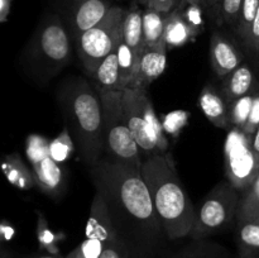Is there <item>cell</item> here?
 <instances>
[{
  "mask_svg": "<svg viewBox=\"0 0 259 258\" xmlns=\"http://www.w3.org/2000/svg\"><path fill=\"white\" fill-rule=\"evenodd\" d=\"M257 93V91H255ZM255 93L248 94L243 98L238 99L229 105V123L230 128H244L248 118H249L250 109H252L253 100H254Z\"/></svg>",
  "mask_w": 259,
  "mask_h": 258,
  "instance_id": "obj_26",
  "label": "cell"
},
{
  "mask_svg": "<svg viewBox=\"0 0 259 258\" xmlns=\"http://www.w3.org/2000/svg\"><path fill=\"white\" fill-rule=\"evenodd\" d=\"M115 50L116 55H118V63L119 68H120L121 78H123L126 89H129V86H131L132 81H133L134 78V75H136L137 63H138V61H137L136 55H134L133 51L131 50V47L124 42L123 37L119 40Z\"/></svg>",
  "mask_w": 259,
  "mask_h": 258,
  "instance_id": "obj_25",
  "label": "cell"
},
{
  "mask_svg": "<svg viewBox=\"0 0 259 258\" xmlns=\"http://www.w3.org/2000/svg\"><path fill=\"white\" fill-rule=\"evenodd\" d=\"M104 108V156L141 169L143 159L123 106V91H100Z\"/></svg>",
  "mask_w": 259,
  "mask_h": 258,
  "instance_id": "obj_5",
  "label": "cell"
},
{
  "mask_svg": "<svg viewBox=\"0 0 259 258\" xmlns=\"http://www.w3.org/2000/svg\"><path fill=\"white\" fill-rule=\"evenodd\" d=\"M259 43V8L257 15H255L254 20H253V24L250 27L249 33H248L247 38L244 39V42L242 43L243 48L247 52V55L249 56L250 58H254L255 53H257Z\"/></svg>",
  "mask_w": 259,
  "mask_h": 258,
  "instance_id": "obj_34",
  "label": "cell"
},
{
  "mask_svg": "<svg viewBox=\"0 0 259 258\" xmlns=\"http://www.w3.org/2000/svg\"><path fill=\"white\" fill-rule=\"evenodd\" d=\"M75 147L76 146L75 143H73L72 138H71L70 133H68L67 129L65 128L57 138L53 139V142H51V156H52L58 163H60V162H65L70 158Z\"/></svg>",
  "mask_w": 259,
  "mask_h": 258,
  "instance_id": "obj_28",
  "label": "cell"
},
{
  "mask_svg": "<svg viewBox=\"0 0 259 258\" xmlns=\"http://www.w3.org/2000/svg\"><path fill=\"white\" fill-rule=\"evenodd\" d=\"M12 8V0H0V22L4 23L8 20Z\"/></svg>",
  "mask_w": 259,
  "mask_h": 258,
  "instance_id": "obj_38",
  "label": "cell"
},
{
  "mask_svg": "<svg viewBox=\"0 0 259 258\" xmlns=\"http://www.w3.org/2000/svg\"><path fill=\"white\" fill-rule=\"evenodd\" d=\"M179 8L181 9L182 15L187 24L192 28L196 34H200L204 29V13H202V5L200 4H182L180 3Z\"/></svg>",
  "mask_w": 259,
  "mask_h": 258,
  "instance_id": "obj_30",
  "label": "cell"
},
{
  "mask_svg": "<svg viewBox=\"0 0 259 258\" xmlns=\"http://www.w3.org/2000/svg\"><path fill=\"white\" fill-rule=\"evenodd\" d=\"M89 171L131 258H156L168 238L141 169L103 156Z\"/></svg>",
  "mask_w": 259,
  "mask_h": 258,
  "instance_id": "obj_1",
  "label": "cell"
},
{
  "mask_svg": "<svg viewBox=\"0 0 259 258\" xmlns=\"http://www.w3.org/2000/svg\"><path fill=\"white\" fill-rule=\"evenodd\" d=\"M205 0H181L182 4H200L204 7Z\"/></svg>",
  "mask_w": 259,
  "mask_h": 258,
  "instance_id": "obj_41",
  "label": "cell"
},
{
  "mask_svg": "<svg viewBox=\"0 0 259 258\" xmlns=\"http://www.w3.org/2000/svg\"><path fill=\"white\" fill-rule=\"evenodd\" d=\"M57 100L81 159L93 167L104 156V108L100 90L88 80L75 76L63 81Z\"/></svg>",
  "mask_w": 259,
  "mask_h": 258,
  "instance_id": "obj_2",
  "label": "cell"
},
{
  "mask_svg": "<svg viewBox=\"0 0 259 258\" xmlns=\"http://www.w3.org/2000/svg\"><path fill=\"white\" fill-rule=\"evenodd\" d=\"M252 146H253V149H254L255 154H257L259 158V126L257 132L254 133V136L252 137Z\"/></svg>",
  "mask_w": 259,
  "mask_h": 258,
  "instance_id": "obj_40",
  "label": "cell"
},
{
  "mask_svg": "<svg viewBox=\"0 0 259 258\" xmlns=\"http://www.w3.org/2000/svg\"><path fill=\"white\" fill-rule=\"evenodd\" d=\"M25 258H66V257L61 255L60 253H51V252H47V250H40V252L27 255Z\"/></svg>",
  "mask_w": 259,
  "mask_h": 258,
  "instance_id": "obj_39",
  "label": "cell"
},
{
  "mask_svg": "<svg viewBox=\"0 0 259 258\" xmlns=\"http://www.w3.org/2000/svg\"><path fill=\"white\" fill-rule=\"evenodd\" d=\"M199 106L210 123L218 128L230 129L229 105L214 86L206 85L202 89L199 96Z\"/></svg>",
  "mask_w": 259,
  "mask_h": 258,
  "instance_id": "obj_16",
  "label": "cell"
},
{
  "mask_svg": "<svg viewBox=\"0 0 259 258\" xmlns=\"http://www.w3.org/2000/svg\"><path fill=\"white\" fill-rule=\"evenodd\" d=\"M141 174L168 240L187 237L194 228L196 210L177 175L169 152L143 159Z\"/></svg>",
  "mask_w": 259,
  "mask_h": 258,
  "instance_id": "obj_3",
  "label": "cell"
},
{
  "mask_svg": "<svg viewBox=\"0 0 259 258\" xmlns=\"http://www.w3.org/2000/svg\"><path fill=\"white\" fill-rule=\"evenodd\" d=\"M253 61H254V66H255V70H257V72L259 73V43H258L257 53H255V56H254V58H253Z\"/></svg>",
  "mask_w": 259,
  "mask_h": 258,
  "instance_id": "obj_42",
  "label": "cell"
},
{
  "mask_svg": "<svg viewBox=\"0 0 259 258\" xmlns=\"http://www.w3.org/2000/svg\"><path fill=\"white\" fill-rule=\"evenodd\" d=\"M238 258H259V257H255V255H252V257H238Z\"/></svg>",
  "mask_w": 259,
  "mask_h": 258,
  "instance_id": "obj_45",
  "label": "cell"
},
{
  "mask_svg": "<svg viewBox=\"0 0 259 258\" xmlns=\"http://www.w3.org/2000/svg\"><path fill=\"white\" fill-rule=\"evenodd\" d=\"M239 218L259 220V171L252 184L240 192L237 219Z\"/></svg>",
  "mask_w": 259,
  "mask_h": 258,
  "instance_id": "obj_23",
  "label": "cell"
},
{
  "mask_svg": "<svg viewBox=\"0 0 259 258\" xmlns=\"http://www.w3.org/2000/svg\"><path fill=\"white\" fill-rule=\"evenodd\" d=\"M115 234L118 233L115 232L105 201L96 194L86 225V238L66 258H100L105 245Z\"/></svg>",
  "mask_w": 259,
  "mask_h": 258,
  "instance_id": "obj_11",
  "label": "cell"
},
{
  "mask_svg": "<svg viewBox=\"0 0 259 258\" xmlns=\"http://www.w3.org/2000/svg\"><path fill=\"white\" fill-rule=\"evenodd\" d=\"M72 57V43L68 29L57 15H47L40 22L20 62L28 77L37 85H45L57 76Z\"/></svg>",
  "mask_w": 259,
  "mask_h": 258,
  "instance_id": "obj_4",
  "label": "cell"
},
{
  "mask_svg": "<svg viewBox=\"0 0 259 258\" xmlns=\"http://www.w3.org/2000/svg\"><path fill=\"white\" fill-rule=\"evenodd\" d=\"M169 13L159 12L153 8L143 10L144 46H156L164 42V29Z\"/></svg>",
  "mask_w": 259,
  "mask_h": 258,
  "instance_id": "obj_22",
  "label": "cell"
},
{
  "mask_svg": "<svg viewBox=\"0 0 259 258\" xmlns=\"http://www.w3.org/2000/svg\"><path fill=\"white\" fill-rule=\"evenodd\" d=\"M100 258H131V254L120 237L115 234L105 245Z\"/></svg>",
  "mask_w": 259,
  "mask_h": 258,
  "instance_id": "obj_33",
  "label": "cell"
},
{
  "mask_svg": "<svg viewBox=\"0 0 259 258\" xmlns=\"http://www.w3.org/2000/svg\"><path fill=\"white\" fill-rule=\"evenodd\" d=\"M128 10L113 7L103 22L75 38L78 57L89 76L113 52L123 37V23Z\"/></svg>",
  "mask_w": 259,
  "mask_h": 258,
  "instance_id": "obj_8",
  "label": "cell"
},
{
  "mask_svg": "<svg viewBox=\"0 0 259 258\" xmlns=\"http://www.w3.org/2000/svg\"><path fill=\"white\" fill-rule=\"evenodd\" d=\"M123 106L126 123L141 152L146 153L147 157L166 153L168 149V141L164 134V128L157 118L152 101L144 90H124Z\"/></svg>",
  "mask_w": 259,
  "mask_h": 258,
  "instance_id": "obj_6",
  "label": "cell"
},
{
  "mask_svg": "<svg viewBox=\"0 0 259 258\" xmlns=\"http://www.w3.org/2000/svg\"><path fill=\"white\" fill-rule=\"evenodd\" d=\"M259 90V78L254 71L247 63H242L237 70L227 76L223 85V96L228 105L237 101L238 99L255 93Z\"/></svg>",
  "mask_w": 259,
  "mask_h": 258,
  "instance_id": "obj_15",
  "label": "cell"
},
{
  "mask_svg": "<svg viewBox=\"0 0 259 258\" xmlns=\"http://www.w3.org/2000/svg\"><path fill=\"white\" fill-rule=\"evenodd\" d=\"M137 2L139 3V4L144 5L146 8H148V4H149V0H137Z\"/></svg>",
  "mask_w": 259,
  "mask_h": 258,
  "instance_id": "obj_44",
  "label": "cell"
},
{
  "mask_svg": "<svg viewBox=\"0 0 259 258\" xmlns=\"http://www.w3.org/2000/svg\"><path fill=\"white\" fill-rule=\"evenodd\" d=\"M179 3H181V0H149L148 8H153L163 13H171L179 7Z\"/></svg>",
  "mask_w": 259,
  "mask_h": 258,
  "instance_id": "obj_36",
  "label": "cell"
},
{
  "mask_svg": "<svg viewBox=\"0 0 259 258\" xmlns=\"http://www.w3.org/2000/svg\"><path fill=\"white\" fill-rule=\"evenodd\" d=\"M167 45L164 42L156 46H147L139 56L136 75L129 89L144 90L146 86L156 81L164 72L167 62Z\"/></svg>",
  "mask_w": 259,
  "mask_h": 258,
  "instance_id": "obj_14",
  "label": "cell"
},
{
  "mask_svg": "<svg viewBox=\"0 0 259 258\" xmlns=\"http://www.w3.org/2000/svg\"><path fill=\"white\" fill-rule=\"evenodd\" d=\"M0 258H14V255H13L10 252H8V250L3 249L2 250V257H0Z\"/></svg>",
  "mask_w": 259,
  "mask_h": 258,
  "instance_id": "obj_43",
  "label": "cell"
},
{
  "mask_svg": "<svg viewBox=\"0 0 259 258\" xmlns=\"http://www.w3.org/2000/svg\"><path fill=\"white\" fill-rule=\"evenodd\" d=\"M137 3L138 2L136 0L133 7L128 9L125 18H124L123 39L131 47L138 61L139 56L146 46H144L143 37V10L137 7Z\"/></svg>",
  "mask_w": 259,
  "mask_h": 258,
  "instance_id": "obj_18",
  "label": "cell"
},
{
  "mask_svg": "<svg viewBox=\"0 0 259 258\" xmlns=\"http://www.w3.org/2000/svg\"><path fill=\"white\" fill-rule=\"evenodd\" d=\"M187 119H189V113H186V111H172L164 116L162 125H163L164 132L177 137L180 132L182 131V128L186 125Z\"/></svg>",
  "mask_w": 259,
  "mask_h": 258,
  "instance_id": "obj_32",
  "label": "cell"
},
{
  "mask_svg": "<svg viewBox=\"0 0 259 258\" xmlns=\"http://www.w3.org/2000/svg\"><path fill=\"white\" fill-rule=\"evenodd\" d=\"M210 61L219 77H227L244 61V53L225 33L217 30L210 39Z\"/></svg>",
  "mask_w": 259,
  "mask_h": 258,
  "instance_id": "obj_13",
  "label": "cell"
},
{
  "mask_svg": "<svg viewBox=\"0 0 259 258\" xmlns=\"http://www.w3.org/2000/svg\"><path fill=\"white\" fill-rule=\"evenodd\" d=\"M227 180L240 192L247 189L259 171V158L252 146V137L242 129L230 128L224 144Z\"/></svg>",
  "mask_w": 259,
  "mask_h": 258,
  "instance_id": "obj_9",
  "label": "cell"
},
{
  "mask_svg": "<svg viewBox=\"0 0 259 258\" xmlns=\"http://www.w3.org/2000/svg\"><path fill=\"white\" fill-rule=\"evenodd\" d=\"M176 258H229L227 249L217 243L206 240H194L185 247Z\"/></svg>",
  "mask_w": 259,
  "mask_h": 258,
  "instance_id": "obj_24",
  "label": "cell"
},
{
  "mask_svg": "<svg viewBox=\"0 0 259 258\" xmlns=\"http://www.w3.org/2000/svg\"><path fill=\"white\" fill-rule=\"evenodd\" d=\"M111 8L109 0H70L67 18L75 38L103 22Z\"/></svg>",
  "mask_w": 259,
  "mask_h": 258,
  "instance_id": "obj_12",
  "label": "cell"
},
{
  "mask_svg": "<svg viewBox=\"0 0 259 258\" xmlns=\"http://www.w3.org/2000/svg\"><path fill=\"white\" fill-rule=\"evenodd\" d=\"M50 146L43 137H28L27 156L33 166L37 186L50 196L58 197L65 190V175L60 163L51 156Z\"/></svg>",
  "mask_w": 259,
  "mask_h": 258,
  "instance_id": "obj_10",
  "label": "cell"
},
{
  "mask_svg": "<svg viewBox=\"0 0 259 258\" xmlns=\"http://www.w3.org/2000/svg\"><path fill=\"white\" fill-rule=\"evenodd\" d=\"M259 126V90L255 93L254 100H253L252 109H250L249 118H248L247 123H245L243 132H244L247 136L253 137L254 133L257 132Z\"/></svg>",
  "mask_w": 259,
  "mask_h": 258,
  "instance_id": "obj_35",
  "label": "cell"
},
{
  "mask_svg": "<svg viewBox=\"0 0 259 258\" xmlns=\"http://www.w3.org/2000/svg\"><path fill=\"white\" fill-rule=\"evenodd\" d=\"M222 2L223 0H205L204 2V8L209 12V14L211 15L214 19H217L218 24H223L222 23Z\"/></svg>",
  "mask_w": 259,
  "mask_h": 258,
  "instance_id": "obj_37",
  "label": "cell"
},
{
  "mask_svg": "<svg viewBox=\"0 0 259 258\" xmlns=\"http://www.w3.org/2000/svg\"><path fill=\"white\" fill-rule=\"evenodd\" d=\"M243 0H223L222 2V23L227 24L235 32L239 20Z\"/></svg>",
  "mask_w": 259,
  "mask_h": 258,
  "instance_id": "obj_31",
  "label": "cell"
},
{
  "mask_svg": "<svg viewBox=\"0 0 259 258\" xmlns=\"http://www.w3.org/2000/svg\"><path fill=\"white\" fill-rule=\"evenodd\" d=\"M94 85L100 91H124L126 86L121 78L116 50L109 53L90 76Z\"/></svg>",
  "mask_w": 259,
  "mask_h": 258,
  "instance_id": "obj_17",
  "label": "cell"
},
{
  "mask_svg": "<svg viewBox=\"0 0 259 258\" xmlns=\"http://www.w3.org/2000/svg\"><path fill=\"white\" fill-rule=\"evenodd\" d=\"M196 35V33L185 20L179 7L169 13L164 29V43L167 45V48L172 50V48L182 47L189 40L194 39Z\"/></svg>",
  "mask_w": 259,
  "mask_h": 258,
  "instance_id": "obj_20",
  "label": "cell"
},
{
  "mask_svg": "<svg viewBox=\"0 0 259 258\" xmlns=\"http://www.w3.org/2000/svg\"><path fill=\"white\" fill-rule=\"evenodd\" d=\"M235 238L239 257H259V220L249 218L237 219Z\"/></svg>",
  "mask_w": 259,
  "mask_h": 258,
  "instance_id": "obj_19",
  "label": "cell"
},
{
  "mask_svg": "<svg viewBox=\"0 0 259 258\" xmlns=\"http://www.w3.org/2000/svg\"><path fill=\"white\" fill-rule=\"evenodd\" d=\"M259 8V0H243L242 9H240L239 20H238L237 29H235V34L240 39V42H244L247 38L248 33H249L250 27L253 24L255 15H257Z\"/></svg>",
  "mask_w": 259,
  "mask_h": 258,
  "instance_id": "obj_27",
  "label": "cell"
},
{
  "mask_svg": "<svg viewBox=\"0 0 259 258\" xmlns=\"http://www.w3.org/2000/svg\"><path fill=\"white\" fill-rule=\"evenodd\" d=\"M37 235L40 247H42L43 250H47V252L58 253L57 245H56V243H57L56 234L52 232V229H50L47 220L45 219V217L39 211H37Z\"/></svg>",
  "mask_w": 259,
  "mask_h": 258,
  "instance_id": "obj_29",
  "label": "cell"
},
{
  "mask_svg": "<svg viewBox=\"0 0 259 258\" xmlns=\"http://www.w3.org/2000/svg\"><path fill=\"white\" fill-rule=\"evenodd\" d=\"M8 181L19 190H30L37 186L33 169H29L18 153L8 154L2 164Z\"/></svg>",
  "mask_w": 259,
  "mask_h": 258,
  "instance_id": "obj_21",
  "label": "cell"
},
{
  "mask_svg": "<svg viewBox=\"0 0 259 258\" xmlns=\"http://www.w3.org/2000/svg\"><path fill=\"white\" fill-rule=\"evenodd\" d=\"M240 191L228 180L219 182L204 199L190 237L192 240H204L218 233L225 232L237 220Z\"/></svg>",
  "mask_w": 259,
  "mask_h": 258,
  "instance_id": "obj_7",
  "label": "cell"
}]
</instances>
